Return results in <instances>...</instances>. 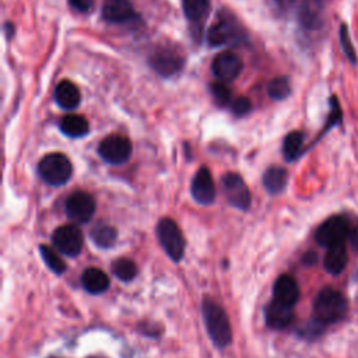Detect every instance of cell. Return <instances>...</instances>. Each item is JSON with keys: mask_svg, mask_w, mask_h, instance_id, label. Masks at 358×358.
<instances>
[{"mask_svg": "<svg viewBox=\"0 0 358 358\" xmlns=\"http://www.w3.org/2000/svg\"><path fill=\"white\" fill-rule=\"evenodd\" d=\"M201 315L210 340L218 348H225L232 341V330L227 312L221 305L210 298L201 303Z\"/></svg>", "mask_w": 358, "mask_h": 358, "instance_id": "obj_1", "label": "cell"}, {"mask_svg": "<svg viewBox=\"0 0 358 358\" xmlns=\"http://www.w3.org/2000/svg\"><path fill=\"white\" fill-rule=\"evenodd\" d=\"M348 309L345 296L331 287H326L319 291L313 302V319L323 326L333 324L344 319Z\"/></svg>", "mask_w": 358, "mask_h": 358, "instance_id": "obj_2", "label": "cell"}, {"mask_svg": "<svg viewBox=\"0 0 358 358\" xmlns=\"http://www.w3.org/2000/svg\"><path fill=\"white\" fill-rule=\"evenodd\" d=\"M352 225L344 215H333L324 220L315 231V241L324 248L344 245L350 239Z\"/></svg>", "mask_w": 358, "mask_h": 358, "instance_id": "obj_3", "label": "cell"}, {"mask_svg": "<svg viewBox=\"0 0 358 358\" xmlns=\"http://www.w3.org/2000/svg\"><path fill=\"white\" fill-rule=\"evenodd\" d=\"M38 173L48 185L62 186L71 178L73 166L64 154L52 152L39 161Z\"/></svg>", "mask_w": 358, "mask_h": 358, "instance_id": "obj_4", "label": "cell"}, {"mask_svg": "<svg viewBox=\"0 0 358 358\" xmlns=\"http://www.w3.org/2000/svg\"><path fill=\"white\" fill-rule=\"evenodd\" d=\"M157 238L165 253L173 260L180 262L185 255V238L172 218H162L157 225Z\"/></svg>", "mask_w": 358, "mask_h": 358, "instance_id": "obj_5", "label": "cell"}, {"mask_svg": "<svg viewBox=\"0 0 358 358\" xmlns=\"http://www.w3.org/2000/svg\"><path fill=\"white\" fill-rule=\"evenodd\" d=\"M131 151V141L120 134H110L105 137L98 145V152L101 158L113 165H120L126 162L130 158Z\"/></svg>", "mask_w": 358, "mask_h": 358, "instance_id": "obj_6", "label": "cell"}, {"mask_svg": "<svg viewBox=\"0 0 358 358\" xmlns=\"http://www.w3.org/2000/svg\"><path fill=\"white\" fill-rule=\"evenodd\" d=\"M222 190L225 193L227 200L232 207L239 210H248L252 203V196L248 185L239 173L228 172L221 178Z\"/></svg>", "mask_w": 358, "mask_h": 358, "instance_id": "obj_7", "label": "cell"}, {"mask_svg": "<svg viewBox=\"0 0 358 358\" xmlns=\"http://www.w3.org/2000/svg\"><path fill=\"white\" fill-rule=\"evenodd\" d=\"M52 243L55 249L66 256L74 257L80 255L84 243L81 229L74 224L62 225L52 234Z\"/></svg>", "mask_w": 358, "mask_h": 358, "instance_id": "obj_8", "label": "cell"}, {"mask_svg": "<svg viewBox=\"0 0 358 358\" xmlns=\"http://www.w3.org/2000/svg\"><path fill=\"white\" fill-rule=\"evenodd\" d=\"M64 210L73 222L85 224L95 213V200L87 192H73L66 200Z\"/></svg>", "mask_w": 358, "mask_h": 358, "instance_id": "obj_9", "label": "cell"}, {"mask_svg": "<svg viewBox=\"0 0 358 358\" xmlns=\"http://www.w3.org/2000/svg\"><path fill=\"white\" fill-rule=\"evenodd\" d=\"M150 63L152 69L161 76H172L182 69L183 56L176 48L161 46L152 52Z\"/></svg>", "mask_w": 358, "mask_h": 358, "instance_id": "obj_10", "label": "cell"}, {"mask_svg": "<svg viewBox=\"0 0 358 358\" xmlns=\"http://www.w3.org/2000/svg\"><path fill=\"white\" fill-rule=\"evenodd\" d=\"M242 67H243L242 59L231 50H224L218 53L211 63L214 76L224 83L235 80L241 74Z\"/></svg>", "mask_w": 358, "mask_h": 358, "instance_id": "obj_11", "label": "cell"}, {"mask_svg": "<svg viewBox=\"0 0 358 358\" xmlns=\"http://www.w3.org/2000/svg\"><path fill=\"white\" fill-rule=\"evenodd\" d=\"M192 197L203 206H208L215 200V185L211 178L210 171L201 166L192 179L190 185Z\"/></svg>", "mask_w": 358, "mask_h": 358, "instance_id": "obj_12", "label": "cell"}, {"mask_svg": "<svg viewBox=\"0 0 358 358\" xmlns=\"http://www.w3.org/2000/svg\"><path fill=\"white\" fill-rule=\"evenodd\" d=\"M264 317L268 327L275 330L285 329L294 320V306H288L273 299L266 308Z\"/></svg>", "mask_w": 358, "mask_h": 358, "instance_id": "obj_13", "label": "cell"}, {"mask_svg": "<svg viewBox=\"0 0 358 358\" xmlns=\"http://www.w3.org/2000/svg\"><path fill=\"white\" fill-rule=\"evenodd\" d=\"M273 299L294 306L299 299V287L296 281L288 274L280 275L273 285Z\"/></svg>", "mask_w": 358, "mask_h": 358, "instance_id": "obj_14", "label": "cell"}, {"mask_svg": "<svg viewBox=\"0 0 358 358\" xmlns=\"http://www.w3.org/2000/svg\"><path fill=\"white\" fill-rule=\"evenodd\" d=\"M102 17L109 22H124L134 17V8L130 0H105Z\"/></svg>", "mask_w": 358, "mask_h": 358, "instance_id": "obj_15", "label": "cell"}, {"mask_svg": "<svg viewBox=\"0 0 358 358\" xmlns=\"http://www.w3.org/2000/svg\"><path fill=\"white\" fill-rule=\"evenodd\" d=\"M235 36H236V27L232 21L227 18H221L215 21L207 32V39L213 46L225 45L231 42Z\"/></svg>", "mask_w": 358, "mask_h": 358, "instance_id": "obj_16", "label": "cell"}, {"mask_svg": "<svg viewBox=\"0 0 358 358\" xmlns=\"http://www.w3.org/2000/svg\"><path fill=\"white\" fill-rule=\"evenodd\" d=\"M55 98H56V102L59 103V106L70 110V109H74L78 106L81 94H80L78 87L73 81L63 80L56 85Z\"/></svg>", "mask_w": 358, "mask_h": 358, "instance_id": "obj_17", "label": "cell"}, {"mask_svg": "<svg viewBox=\"0 0 358 358\" xmlns=\"http://www.w3.org/2000/svg\"><path fill=\"white\" fill-rule=\"evenodd\" d=\"M348 263V253L344 245H336L327 248V252L323 259V267L327 273L337 275L347 267Z\"/></svg>", "mask_w": 358, "mask_h": 358, "instance_id": "obj_18", "label": "cell"}, {"mask_svg": "<svg viewBox=\"0 0 358 358\" xmlns=\"http://www.w3.org/2000/svg\"><path fill=\"white\" fill-rule=\"evenodd\" d=\"M81 284L85 291H88L90 294L98 295L105 292L109 288L110 281L106 273H103L96 267H90L83 273Z\"/></svg>", "mask_w": 358, "mask_h": 358, "instance_id": "obj_19", "label": "cell"}, {"mask_svg": "<svg viewBox=\"0 0 358 358\" xmlns=\"http://www.w3.org/2000/svg\"><path fill=\"white\" fill-rule=\"evenodd\" d=\"M288 180V173L281 166H270L263 175V185L270 194L281 193Z\"/></svg>", "mask_w": 358, "mask_h": 358, "instance_id": "obj_20", "label": "cell"}, {"mask_svg": "<svg viewBox=\"0 0 358 358\" xmlns=\"http://www.w3.org/2000/svg\"><path fill=\"white\" fill-rule=\"evenodd\" d=\"M60 130L69 137H83L88 133L90 124L84 116L71 113L60 120Z\"/></svg>", "mask_w": 358, "mask_h": 358, "instance_id": "obj_21", "label": "cell"}, {"mask_svg": "<svg viewBox=\"0 0 358 358\" xmlns=\"http://www.w3.org/2000/svg\"><path fill=\"white\" fill-rule=\"evenodd\" d=\"M303 140L305 136L302 131H291L285 136L282 141V154L287 161H295L296 158L301 157L302 148H303Z\"/></svg>", "mask_w": 358, "mask_h": 358, "instance_id": "obj_22", "label": "cell"}, {"mask_svg": "<svg viewBox=\"0 0 358 358\" xmlns=\"http://www.w3.org/2000/svg\"><path fill=\"white\" fill-rule=\"evenodd\" d=\"M116 238H117V232L110 225L98 224L91 231V239L99 248H110V246H113L115 242H116Z\"/></svg>", "mask_w": 358, "mask_h": 358, "instance_id": "obj_23", "label": "cell"}, {"mask_svg": "<svg viewBox=\"0 0 358 358\" xmlns=\"http://www.w3.org/2000/svg\"><path fill=\"white\" fill-rule=\"evenodd\" d=\"M110 270L115 277H117L120 281H126V282L131 281L137 275V267H136L134 262L130 259H126V257L116 259L112 263Z\"/></svg>", "mask_w": 358, "mask_h": 358, "instance_id": "obj_24", "label": "cell"}, {"mask_svg": "<svg viewBox=\"0 0 358 358\" xmlns=\"http://www.w3.org/2000/svg\"><path fill=\"white\" fill-rule=\"evenodd\" d=\"M39 252H41V257L43 260V263L48 266V268L50 271H53L55 274H62L66 270V264L64 262L60 259V256L49 246L46 245H41L39 246Z\"/></svg>", "mask_w": 358, "mask_h": 358, "instance_id": "obj_25", "label": "cell"}, {"mask_svg": "<svg viewBox=\"0 0 358 358\" xmlns=\"http://www.w3.org/2000/svg\"><path fill=\"white\" fill-rule=\"evenodd\" d=\"M182 6L189 20L199 21L208 10V0H182Z\"/></svg>", "mask_w": 358, "mask_h": 358, "instance_id": "obj_26", "label": "cell"}, {"mask_svg": "<svg viewBox=\"0 0 358 358\" xmlns=\"http://www.w3.org/2000/svg\"><path fill=\"white\" fill-rule=\"evenodd\" d=\"M267 94L270 98L281 101L291 94L289 81L285 77H275L267 85Z\"/></svg>", "mask_w": 358, "mask_h": 358, "instance_id": "obj_27", "label": "cell"}, {"mask_svg": "<svg viewBox=\"0 0 358 358\" xmlns=\"http://www.w3.org/2000/svg\"><path fill=\"white\" fill-rule=\"evenodd\" d=\"M340 43H341V49L344 52V55L347 56V59L351 62V63H357V53H355V49L352 46V42H351V38L348 35V29H347V25L341 24L340 25Z\"/></svg>", "mask_w": 358, "mask_h": 358, "instance_id": "obj_28", "label": "cell"}, {"mask_svg": "<svg viewBox=\"0 0 358 358\" xmlns=\"http://www.w3.org/2000/svg\"><path fill=\"white\" fill-rule=\"evenodd\" d=\"M211 95L218 105H227L231 101V91L224 83H214L211 87Z\"/></svg>", "mask_w": 358, "mask_h": 358, "instance_id": "obj_29", "label": "cell"}, {"mask_svg": "<svg viewBox=\"0 0 358 358\" xmlns=\"http://www.w3.org/2000/svg\"><path fill=\"white\" fill-rule=\"evenodd\" d=\"M252 109V102L246 96H238L235 101L231 103V110L235 116H243Z\"/></svg>", "mask_w": 358, "mask_h": 358, "instance_id": "obj_30", "label": "cell"}, {"mask_svg": "<svg viewBox=\"0 0 358 358\" xmlns=\"http://www.w3.org/2000/svg\"><path fill=\"white\" fill-rule=\"evenodd\" d=\"M69 1L78 11H88L94 6V0H69Z\"/></svg>", "mask_w": 358, "mask_h": 358, "instance_id": "obj_31", "label": "cell"}, {"mask_svg": "<svg viewBox=\"0 0 358 358\" xmlns=\"http://www.w3.org/2000/svg\"><path fill=\"white\" fill-rule=\"evenodd\" d=\"M350 242H351V246H352L354 252L358 253V224L355 227H352V229H351Z\"/></svg>", "mask_w": 358, "mask_h": 358, "instance_id": "obj_32", "label": "cell"}]
</instances>
